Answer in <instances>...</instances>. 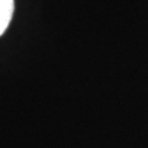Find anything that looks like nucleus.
<instances>
[{"instance_id": "f257e3e1", "label": "nucleus", "mask_w": 148, "mask_h": 148, "mask_svg": "<svg viewBox=\"0 0 148 148\" xmlns=\"http://www.w3.org/2000/svg\"><path fill=\"white\" fill-rule=\"evenodd\" d=\"M15 3L14 0H0V36L6 31L12 18Z\"/></svg>"}]
</instances>
